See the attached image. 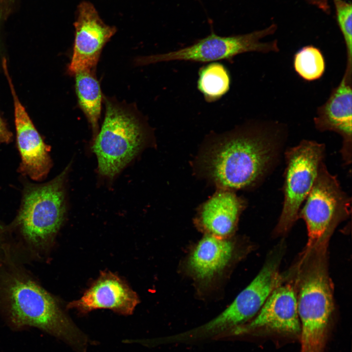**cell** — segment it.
Segmentation results:
<instances>
[{
	"mask_svg": "<svg viewBox=\"0 0 352 352\" xmlns=\"http://www.w3.org/2000/svg\"><path fill=\"white\" fill-rule=\"evenodd\" d=\"M323 240L306 251L301 263L297 294L301 352H324L333 309L326 245Z\"/></svg>",
	"mask_w": 352,
	"mask_h": 352,
	"instance_id": "3957f363",
	"label": "cell"
},
{
	"mask_svg": "<svg viewBox=\"0 0 352 352\" xmlns=\"http://www.w3.org/2000/svg\"><path fill=\"white\" fill-rule=\"evenodd\" d=\"M245 201L233 190L219 189L200 207L198 220L209 234L224 238L236 227Z\"/></svg>",
	"mask_w": 352,
	"mask_h": 352,
	"instance_id": "9a60e30c",
	"label": "cell"
},
{
	"mask_svg": "<svg viewBox=\"0 0 352 352\" xmlns=\"http://www.w3.org/2000/svg\"><path fill=\"white\" fill-rule=\"evenodd\" d=\"M15 0H0V19L6 17L10 11V10Z\"/></svg>",
	"mask_w": 352,
	"mask_h": 352,
	"instance_id": "603a6c76",
	"label": "cell"
},
{
	"mask_svg": "<svg viewBox=\"0 0 352 352\" xmlns=\"http://www.w3.org/2000/svg\"><path fill=\"white\" fill-rule=\"evenodd\" d=\"M104 120L92 147L99 173L112 178L143 148L149 131L132 106L105 98Z\"/></svg>",
	"mask_w": 352,
	"mask_h": 352,
	"instance_id": "5b68a950",
	"label": "cell"
},
{
	"mask_svg": "<svg viewBox=\"0 0 352 352\" xmlns=\"http://www.w3.org/2000/svg\"><path fill=\"white\" fill-rule=\"evenodd\" d=\"M0 313L13 330L35 328L80 352L87 339L59 302L12 259H0Z\"/></svg>",
	"mask_w": 352,
	"mask_h": 352,
	"instance_id": "7a4b0ae2",
	"label": "cell"
},
{
	"mask_svg": "<svg viewBox=\"0 0 352 352\" xmlns=\"http://www.w3.org/2000/svg\"><path fill=\"white\" fill-rule=\"evenodd\" d=\"M326 13H329L330 5L328 0H306Z\"/></svg>",
	"mask_w": 352,
	"mask_h": 352,
	"instance_id": "cb8c5ba5",
	"label": "cell"
},
{
	"mask_svg": "<svg viewBox=\"0 0 352 352\" xmlns=\"http://www.w3.org/2000/svg\"><path fill=\"white\" fill-rule=\"evenodd\" d=\"M2 66L13 99L16 144L21 159L19 171L32 180L41 181L52 167L50 147L44 142L19 100L7 64L3 63Z\"/></svg>",
	"mask_w": 352,
	"mask_h": 352,
	"instance_id": "30bf717a",
	"label": "cell"
},
{
	"mask_svg": "<svg viewBox=\"0 0 352 352\" xmlns=\"http://www.w3.org/2000/svg\"><path fill=\"white\" fill-rule=\"evenodd\" d=\"M233 251L231 242L208 234L200 240L192 252L189 260V267L198 278H210L226 266Z\"/></svg>",
	"mask_w": 352,
	"mask_h": 352,
	"instance_id": "2e32d148",
	"label": "cell"
},
{
	"mask_svg": "<svg viewBox=\"0 0 352 352\" xmlns=\"http://www.w3.org/2000/svg\"><path fill=\"white\" fill-rule=\"evenodd\" d=\"M262 330L291 334L300 333L297 294L293 283L284 282L276 287L255 317L250 322L232 330L224 336L227 334L242 335Z\"/></svg>",
	"mask_w": 352,
	"mask_h": 352,
	"instance_id": "7c38bea8",
	"label": "cell"
},
{
	"mask_svg": "<svg viewBox=\"0 0 352 352\" xmlns=\"http://www.w3.org/2000/svg\"><path fill=\"white\" fill-rule=\"evenodd\" d=\"M79 105L90 125L93 139L99 131L102 94L95 70L86 69L74 74Z\"/></svg>",
	"mask_w": 352,
	"mask_h": 352,
	"instance_id": "e0dca14e",
	"label": "cell"
},
{
	"mask_svg": "<svg viewBox=\"0 0 352 352\" xmlns=\"http://www.w3.org/2000/svg\"><path fill=\"white\" fill-rule=\"evenodd\" d=\"M293 67L297 74L307 81L322 77L326 69V62L321 51L313 45L305 46L293 57Z\"/></svg>",
	"mask_w": 352,
	"mask_h": 352,
	"instance_id": "d6986e66",
	"label": "cell"
},
{
	"mask_svg": "<svg viewBox=\"0 0 352 352\" xmlns=\"http://www.w3.org/2000/svg\"><path fill=\"white\" fill-rule=\"evenodd\" d=\"M325 145L304 140L285 153L284 200L275 232H287L299 218L301 205L309 193L325 156Z\"/></svg>",
	"mask_w": 352,
	"mask_h": 352,
	"instance_id": "ba28073f",
	"label": "cell"
},
{
	"mask_svg": "<svg viewBox=\"0 0 352 352\" xmlns=\"http://www.w3.org/2000/svg\"><path fill=\"white\" fill-rule=\"evenodd\" d=\"M286 130L278 122L253 121L215 135L200 154V171L219 189L251 187L278 160Z\"/></svg>",
	"mask_w": 352,
	"mask_h": 352,
	"instance_id": "6da1fadb",
	"label": "cell"
},
{
	"mask_svg": "<svg viewBox=\"0 0 352 352\" xmlns=\"http://www.w3.org/2000/svg\"><path fill=\"white\" fill-rule=\"evenodd\" d=\"M299 213L307 225L309 250L330 235L337 224L349 216L351 199L336 177L321 164L313 186Z\"/></svg>",
	"mask_w": 352,
	"mask_h": 352,
	"instance_id": "9c48e42d",
	"label": "cell"
},
{
	"mask_svg": "<svg viewBox=\"0 0 352 352\" xmlns=\"http://www.w3.org/2000/svg\"><path fill=\"white\" fill-rule=\"evenodd\" d=\"M10 232L9 226L5 225L0 221V256L10 248L9 245L5 242L6 237Z\"/></svg>",
	"mask_w": 352,
	"mask_h": 352,
	"instance_id": "7402d4cb",
	"label": "cell"
},
{
	"mask_svg": "<svg viewBox=\"0 0 352 352\" xmlns=\"http://www.w3.org/2000/svg\"><path fill=\"white\" fill-rule=\"evenodd\" d=\"M69 167L47 182L24 184L19 211L9 227L35 255L42 256L47 251L64 220Z\"/></svg>",
	"mask_w": 352,
	"mask_h": 352,
	"instance_id": "277c9868",
	"label": "cell"
},
{
	"mask_svg": "<svg viewBox=\"0 0 352 352\" xmlns=\"http://www.w3.org/2000/svg\"><path fill=\"white\" fill-rule=\"evenodd\" d=\"M281 250H276L266 260L252 281L233 302L216 317L188 331L193 340L224 336L232 330L244 324L255 316L274 289L284 282L279 267Z\"/></svg>",
	"mask_w": 352,
	"mask_h": 352,
	"instance_id": "8992f818",
	"label": "cell"
},
{
	"mask_svg": "<svg viewBox=\"0 0 352 352\" xmlns=\"http://www.w3.org/2000/svg\"><path fill=\"white\" fill-rule=\"evenodd\" d=\"M74 27L73 51L67 68L73 75L83 70H95L103 47L116 31L105 24L94 6L87 1L79 5Z\"/></svg>",
	"mask_w": 352,
	"mask_h": 352,
	"instance_id": "8fae6325",
	"label": "cell"
},
{
	"mask_svg": "<svg viewBox=\"0 0 352 352\" xmlns=\"http://www.w3.org/2000/svg\"><path fill=\"white\" fill-rule=\"evenodd\" d=\"M313 121L317 130L332 131L341 135L343 139L341 154L346 163H351L352 77L344 72L340 83L332 89L326 101L317 108Z\"/></svg>",
	"mask_w": 352,
	"mask_h": 352,
	"instance_id": "4fadbf2b",
	"label": "cell"
},
{
	"mask_svg": "<svg viewBox=\"0 0 352 352\" xmlns=\"http://www.w3.org/2000/svg\"><path fill=\"white\" fill-rule=\"evenodd\" d=\"M231 79L229 71L218 62L208 63L198 73L197 88L208 103L219 100L229 90Z\"/></svg>",
	"mask_w": 352,
	"mask_h": 352,
	"instance_id": "ac0fdd59",
	"label": "cell"
},
{
	"mask_svg": "<svg viewBox=\"0 0 352 352\" xmlns=\"http://www.w3.org/2000/svg\"><path fill=\"white\" fill-rule=\"evenodd\" d=\"M337 20L345 41L347 64L345 72L352 76V4L344 0H333Z\"/></svg>",
	"mask_w": 352,
	"mask_h": 352,
	"instance_id": "ffe728a7",
	"label": "cell"
},
{
	"mask_svg": "<svg viewBox=\"0 0 352 352\" xmlns=\"http://www.w3.org/2000/svg\"><path fill=\"white\" fill-rule=\"evenodd\" d=\"M13 140V134L9 130L7 125L0 115V145L8 144Z\"/></svg>",
	"mask_w": 352,
	"mask_h": 352,
	"instance_id": "44dd1931",
	"label": "cell"
},
{
	"mask_svg": "<svg viewBox=\"0 0 352 352\" xmlns=\"http://www.w3.org/2000/svg\"><path fill=\"white\" fill-rule=\"evenodd\" d=\"M276 29V25L273 24L263 29L242 35L221 36L212 33L187 46L142 57L137 59V63L141 65L177 61L208 63L231 60L244 53L278 52L280 49L277 40L261 41L263 38L273 34Z\"/></svg>",
	"mask_w": 352,
	"mask_h": 352,
	"instance_id": "52a82bcc",
	"label": "cell"
},
{
	"mask_svg": "<svg viewBox=\"0 0 352 352\" xmlns=\"http://www.w3.org/2000/svg\"><path fill=\"white\" fill-rule=\"evenodd\" d=\"M139 302L136 293L124 281L110 271H104L79 299L69 303L67 308L82 313L108 308L130 315Z\"/></svg>",
	"mask_w": 352,
	"mask_h": 352,
	"instance_id": "5bb4252c",
	"label": "cell"
}]
</instances>
